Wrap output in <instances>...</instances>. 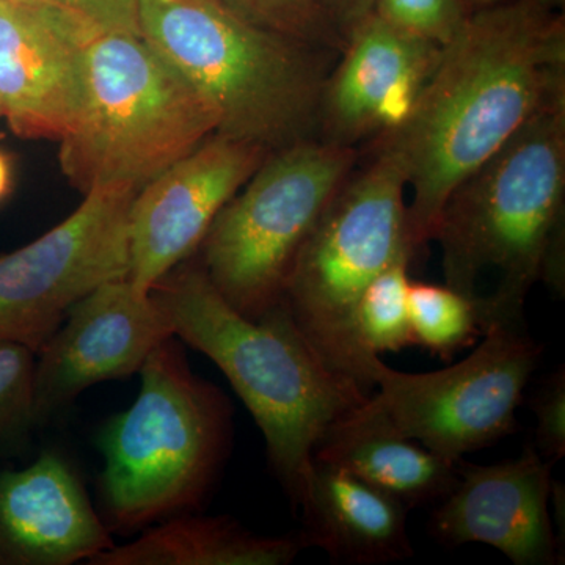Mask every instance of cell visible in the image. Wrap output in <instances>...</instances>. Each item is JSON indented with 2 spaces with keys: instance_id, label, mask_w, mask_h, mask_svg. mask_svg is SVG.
I'll use <instances>...</instances> for the list:
<instances>
[{
  "instance_id": "1",
  "label": "cell",
  "mask_w": 565,
  "mask_h": 565,
  "mask_svg": "<svg viewBox=\"0 0 565 565\" xmlns=\"http://www.w3.org/2000/svg\"><path fill=\"white\" fill-rule=\"evenodd\" d=\"M564 92V13L531 0L473 11L444 47L414 109L382 134L403 156L415 255L433 241L456 185Z\"/></svg>"
},
{
  "instance_id": "2",
  "label": "cell",
  "mask_w": 565,
  "mask_h": 565,
  "mask_svg": "<svg viewBox=\"0 0 565 565\" xmlns=\"http://www.w3.org/2000/svg\"><path fill=\"white\" fill-rule=\"evenodd\" d=\"M445 285L482 332L522 326L535 282L565 289V92L456 185L438 215Z\"/></svg>"
},
{
  "instance_id": "3",
  "label": "cell",
  "mask_w": 565,
  "mask_h": 565,
  "mask_svg": "<svg viewBox=\"0 0 565 565\" xmlns=\"http://www.w3.org/2000/svg\"><path fill=\"white\" fill-rule=\"evenodd\" d=\"M151 292L174 337L217 364L243 399L296 505L316 446L371 393L333 370L281 303L262 318H245L223 299L202 266L180 264Z\"/></svg>"
},
{
  "instance_id": "4",
  "label": "cell",
  "mask_w": 565,
  "mask_h": 565,
  "mask_svg": "<svg viewBox=\"0 0 565 565\" xmlns=\"http://www.w3.org/2000/svg\"><path fill=\"white\" fill-rule=\"evenodd\" d=\"M140 35L210 103L217 132L277 151L318 137L337 52L248 24L207 0H137Z\"/></svg>"
},
{
  "instance_id": "5",
  "label": "cell",
  "mask_w": 565,
  "mask_h": 565,
  "mask_svg": "<svg viewBox=\"0 0 565 565\" xmlns=\"http://www.w3.org/2000/svg\"><path fill=\"white\" fill-rule=\"evenodd\" d=\"M139 373L137 399L98 437L103 520L121 533L196 511L232 446L228 397L193 373L174 337L148 355Z\"/></svg>"
},
{
  "instance_id": "6",
  "label": "cell",
  "mask_w": 565,
  "mask_h": 565,
  "mask_svg": "<svg viewBox=\"0 0 565 565\" xmlns=\"http://www.w3.org/2000/svg\"><path fill=\"white\" fill-rule=\"evenodd\" d=\"M218 117L140 33L107 32L84 50V102L58 162L82 195L139 192L217 132Z\"/></svg>"
},
{
  "instance_id": "7",
  "label": "cell",
  "mask_w": 565,
  "mask_h": 565,
  "mask_svg": "<svg viewBox=\"0 0 565 565\" xmlns=\"http://www.w3.org/2000/svg\"><path fill=\"white\" fill-rule=\"evenodd\" d=\"M353 167L308 234L286 280L281 305L300 333L333 370L374 390V364L353 330L367 285L403 255L414 258L407 228L403 156L386 136Z\"/></svg>"
},
{
  "instance_id": "8",
  "label": "cell",
  "mask_w": 565,
  "mask_h": 565,
  "mask_svg": "<svg viewBox=\"0 0 565 565\" xmlns=\"http://www.w3.org/2000/svg\"><path fill=\"white\" fill-rule=\"evenodd\" d=\"M360 148L308 139L273 151L204 236V274L234 310L258 319L281 302L308 234L352 172Z\"/></svg>"
},
{
  "instance_id": "9",
  "label": "cell",
  "mask_w": 565,
  "mask_h": 565,
  "mask_svg": "<svg viewBox=\"0 0 565 565\" xmlns=\"http://www.w3.org/2000/svg\"><path fill=\"white\" fill-rule=\"evenodd\" d=\"M541 353L522 326H498L462 362L434 373H401L377 359L374 394L362 408L456 463L514 433L516 407Z\"/></svg>"
},
{
  "instance_id": "10",
  "label": "cell",
  "mask_w": 565,
  "mask_h": 565,
  "mask_svg": "<svg viewBox=\"0 0 565 565\" xmlns=\"http://www.w3.org/2000/svg\"><path fill=\"white\" fill-rule=\"evenodd\" d=\"M137 192L102 188L39 239L0 256V341L39 352L70 308L129 274V212Z\"/></svg>"
},
{
  "instance_id": "11",
  "label": "cell",
  "mask_w": 565,
  "mask_h": 565,
  "mask_svg": "<svg viewBox=\"0 0 565 565\" xmlns=\"http://www.w3.org/2000/svg\"><path fill=\"white\" fill-rule=\"evenodd\" d=\"M170 337L173 327L161 305L128 277L104 282L82 297L36 352L39 429L90 386L139 373L148 355Z\"/></svg>"
},
{
  "instance_id": "12",
  "label": "cell",
  "mask_w": 565,
  "mask_h": 565,
  "mask_svg": "<svg viewBox=\"0 0 565 565\" xmlns=\"http://www.w3.org/2000/svg\"><path fill=\"white\" fill-rule=\"evenodd\" d=\"M270 151L212 134L137 192L129 212V274L152 291L199 250L226 203L243 189Z\"/></svg>"
},
{
  "instance_id": "13",
  "label": "cell",
  "mask_w": 565,
  "mask_h": 565,
  "mask_svg": "<svg viewBox=\"0 0 565 565\" xmlns=\"http://www.w3.org/2000/svg\"><path fill=\"white\" fill-rule=\"evenodd\" d=\"M444 47L371 11L345 39L323 85L318 139L359 148L397 128L433 77Z\"/></svg>"
},
{
  "instance_id": "14",
  "label": "cell",
  "mask_w": 565,
  "mask_h": 565,
  "mask_svg": "<svg viewBox=\"0 0 565 565\" xmlns=\"http://www.w3.org/2000/svg\"><path fill=\"white\" fill-rule=\"evenodd\" d=\"M456 463L455 489L433 515V533L441 544H486L516 565L559 559L550 516L555 463L531 446L503 463Z\"/></svg>"
},
{
  "instance_id": "15",
  "label": "cell",
  "mask_w": 565,
  "mask_h": 565,
  "mask_svg": "<svg viewBox=\"0 0 565 565\" xmlns=\"http://www.w3.org/2000/svg\"><path fill=\"white\" fill-rule=\"evenodd\" d=\"M111 545L61 452L50 449L22 470L0 471V565L88 564Z\"/></svg>"
},
{
  "instance_id": "16",
  "label": "cell",
  "mask_w": 565,
  "mask_h": 565,
  "mask_svg": "<svg viewBox=\"0 0 565 565\" xmlns=\"http://www.w3.org/2000/svg\"><path fill=\"white\" fill-rule=\"evenodd\" d=\"M85 44L0 0V117L24 139L61 140L84 102Z\"/></svg>"
},
{
  "instance_id": "17",
  "label": "cell",
  "mask_w": 565,
  "mask_h": 565,
  "mask_svg": "<svg viewBox=\"0 0 565 565\" xmlns=\"http://www.w3.org/2000/svg\"><path fill=\"white\" fill-rule=\"evenodd\" d=\"M296 505L302 535L334 563L375 565L414 556L407 533L411 509L343 468L315 459Z\"/></svg>"
},
{
  "instance_id": "18",
  "label": "cell",
  "mask_w": 565,
  "mask_h": 565,
  "mask_svg": "<svg viewBox=\"0 0 565 565\" xmlns=\"http://www.w3.org/2000/svg\"><path fill=\"white\" fill-rule=\"evenodd\" d=\"M362 405L327 430L315 459L359 476L408 509L445 500L455 489L457 463L394 434Z\"/></svg>"
},
{
  "instance_id": "19",
  "label": "cell",
  "mask_w": 565,
  "mask_h": 565,
  "mask_svg": "<svg viewBox=\"0 0 565 565\" xmlns=\"http://www.w3.org/2000/svg\"><path fill=\"white\" fill-rule=\"evenodd\" d=\"M305 548L302 533L266 537L230 516L181 514L129 544L111 545L88 565H286Z\"/></svg>"
},
{
  "instance_id": "20",
  "label": "cell",
  "mask_w": 565,
  "mask_h": 565,
  "mask_svg": "<svg viewBox=\"0 0 565 565\" xmlns=\"http://www.w3.org/2000/svg\"><path fill=\"white\" fill-rule=\"evenodd\" d=\"M412 256L403 255L364 288L355 313L353 330L360 351L367 359L384 352L403 351L414 344L408 315V266Z\"/></svg>"
},
{
  "instance_id": "21",
  "label": "cell",
  "mask_w": 565,
  "mask_h": 565,
  "mask_svg": "<svg viewBox=\"0 0 565 565\" xmlns=\"http://www.w3.org/2000/svg\"><path fill=\"white\" fill-rule=\"evenodd\" d=\"M408 315L414 344L441 359H451L484 334L475 305L446 285L411 281Z\"/></svg>"
},
{
  "instance_id": "22",
  "label": "cell",
  "mask_w": 565,
  "mask_h": 565,
  "mask_svg": "<svg viewBox=\"0 0 565 565\" xmlns=\"http://www.w3.org/2000/svg\"><path fill=\"white\" fill-rule=\"evenodd\" d=\"M36 353L0 341V457L24 456L39 429L35 416Z\"/></svg>"
},
{
  "instance_id": "23",
  "label": "cell",
  "mask_w": 565,
  "mask_h": 565,
  "mask_svg": "<svg viewBox=\"0 0 565 565\" xmlns=\"http://www.w3.org/2000/svg\"><path fill=\"white\" fill-rule=\"evenodd\" d=\"M248 24L340 54L344 39L316 0H207Z\"/></svg>"
},
{
  "instance_id": "24",
  "label": "cell",
  "mask_w": 565,
  "mask_h": 565,
  "mask_svg": "<svg viewBox=\"0 0 565 565\" xmlns=\"http://www.w3.org/2000/svg\"><path fill=\"white\" fill-rule=\"evenodd\" d=\"M88 43L107 32L140 33L137 0H9Z\"/></svg>"
},
{
  "instance_id": "25",
  "label": "cell",
  "mask_w": 565,
  "mask_h": 565,
  "mask_svg": "<svg viewBox=\"0 0 565 565\" xmlns=\"http://www.w3.org/2000/svg\"><path fill=\"white\" fill-rule=\"evenodd\" d=\"M373 11L394 28L441 47L463 31L473 14L465 0H375Z\"/></svg>"
},
{
  "instance_id": "26",
  "label": "cell",
  "mask_w": 565,
  "mask_h": 565,
  "mask_svg": "<svg viewBox=\"0 0 565 565\" xmlns=\"http://www.w3.org/2000/svg\"><path fill=\"white\" fill-rule=\"evenodd\" d=\"M535 426V449L550 462L565 456V371L556 370L539 386L531 403Z\"/></svg>"
},
{
  "instance_id": "27",
  "label": "cell",
  "mask_w": 565,
  "mask_h": 565,
  "mask_svg": "<svg viewBox=\"0 0 565 565\" xmlns=\"http://www.w3.org/2000/svg\"><path fill=\"white\" fill-rule=\"evenodd\" d=\"M344 43L352 29L374 10L375 0H316Z\"/></svg>"
},
{
  "instance_id": "28",
  "label": "cell",
  "mask_w": 565,
  "mask_h": 565,
  "mask_svg": "<svg viewBox=\"0 0 565 565\" xmlns=\"http://www.w3.org/2000/svg\"><path fill=\"white\" fill-rule=\"evenodd\" d=\"M13 188V166L7 152L0 151V203L9 196Z\"/></svg>"
},
{
  "instance_id": "29",
  "label": "cell",
  "mask_w": 565,
  "mask_h": 565,
  "mask_svg": "<svg viewBox=\"0 0 565 565\" xmlns=\"http://www.w3.org/2000/svg\"><path fill=\"white\" fill-rule=\"evenodd\" d=\"M535 6L541 7L548 11H557V13H564L565 0H531Z\"/></svg>"
},
{
  "instance_id": "30",
  "label": "cell",
  "mask_w": 565,
  "mask_h": 565,
  "mask_svg": "<svg viewBox=\"0 0 565 565\" xmlns=\"http://www.w3.org/2000/svg\"><path fill=\"white\" fill-rule=\"evenodd\" d=\"M471 10L489 9V7L500 6V3L509 2V0H465Z\"/></svg>"
},
{
  "instance_id": "31",
  "label": "cell",
  "mask_w": 565,
  "mask_h": 565,
  "mask_svg": "<svg viewBox=\"0 0 565 565\" xmlns=\"http://www.w3.org/2000/svg\"><path fill=\"white\" fill-rule=\"evenodd\" d=\"M0 120H2V117H0Z\"/></svg>"
}]
</instances>
